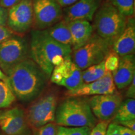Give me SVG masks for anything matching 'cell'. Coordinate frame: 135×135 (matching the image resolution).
<instances>
[{"label":"cell","instance_id":"1","mask_svg":"<svg viewBox=\"0 0 135 135\" xmlns=\"http://www.w3.org/2000/svg\"><path fill=\"white\" fill-rule=\"evenodd\" d=\"M48 77L31 58L17 65L7 75L6 83L15 97L29 102L38 98L46 87Z\"/></svg>","mask_w":135,"mask_h":135},{"label":"cell","instance_id":"2","mask_svg":"<svg viewBox=\"0 0 135 135\" xmlns=\"http://www.w3.org/2000/svg\"><path fill=\"white\" fill-rule=\"evenodd\" d=\"M72 47L55 41L48 35L46 30H34L31 32L30 55L32 60L50 78L54 66L52 60L57 55L63 57L71 55Z\"/></svg>","mask_w":135,"mask_h":135},{"label":"cell","instance_id":"3","mask_svg":"<svg viewBox=\"0 0 135 135\" xmlns=\"http://www.w3.org/2000/svg\"><path fill=\"white\" fill-rule=\"evenodd\" d=\"M55 123L66 127H87L93 128L97 119L93 113L89 101L80 97L68 98L57 106Z\"/></svg>","mask_w":135,"mask_h":135},{"label":"cell","instance_id":"4","mask_svg":"<svg viewBox=\"0 0 135 135\" xmlns=\"http://www.w3.org/2000/svg\"><path fill=\"white\" fill-rule=\"evenodd\" d=\"M127 18L121 15L110 3L99 6L94 15V27L96 33L113 44L126 27Z\"/></svg>","mask_w":135,"mask_h":135},{"label":"cell","instance_id":"5","mask_svg":"<svg viewBox=\"0 0 135 135\" xmlns=\"http://www.w3.org/2000/svg\"><path fill=\"white\" fill-rule=\"evenodd\" d=\"M112 50V45L97 33H93L91 38L83 46L74 50L72 59L81 70L103 61Z\"/></svg>","mask_w":135,"mask_h":135},{"label":"cell","instance_id":"6","mask_svg":"<svg viewBox=\"0 0 135 135\" xmlns=\"http://www.w3.org/2000/svg\"><path fill=\"white\" fill-rule=\"evenodd\" d=\"M29 55L30 48L26 41L22 38L13 36L0 43V68L7 76L17 65L28 58Z\"/></svg>","mask_w":135,"mask_h":135},{"label":"cell","instance_id":"7","mask_svg":"<svg viewBox=\"0 0 135 135\" xmlns=\"http://www.w3.org/2000/svg\"><path fill=\"white\" fill-rule=\"evenodd\" d=\"M57 101L55 94H47L30 106L26 114L31 129L55 121Z\"/></svg>","mask_w":135,"mask_h":135},{"label":"cell","instance_id":"8","mask_svg":"<svg viewBox=\"0 0 135 135\" xmlns=\"http://www.w3.org/2000/svg\"><path fill=\"white\" fill-rule=\"evenodd\" d=\"M35 30H46L61 20L62 7L56 0H33Z\"/></svg>","mask_w":135,"mask_h":135},{"label":"cell","instance_id":"9","mask_svg":"<svg viewBox=\"0 0 135 135\" xmlns=\"http://www.w3.org/2000/svg\"><path fill=\"white\" fill-rule=\"evenodd\" d=\"M50 78L52 83L65 87L68 91L75 90L83 84L81 70L74 63L71 55L65 56L60 65L54 67Z\"/></svg>","mask_w":135,"mask_h":135},{"label":"cell","instance_id":"10","mask_svg":"<svg viewBox=\"0 0 135 135\" xmlns=\"http://www.w3.org/2000/svg\"><path fill=\"white\" fill-rule=\"evenodd\" d=\"M33 0H21L8 11L6 24L14 33L23 34L33 25Z\"/></svg>","mask_w":135,"mask_h":135},{"label":"cell","instance_id":"11","mask_svg":"<svg viewBox=\"0 0 135 135\" xmlns=\"http://www.w3.org/2000/svg\"><path fill=\"white\" fill-rule=\"evenodd\" d=\"M0 128L6 135H32L26 113L18 106L0 111Z\"/></svg>","mask_w":135,"mask_h":135},{"label":"cell","instance_id":"12","mask_svg":"<svg viewBox=\"0 0 135 135\" xmlns=\"http://www.w3.org/2000/svg\"><path fill=\"white\" fill-rule=\"evenodd\" d=\"M122 101L121 95L116 91L113 94L93 96L89 99V103L94 116L100 121H110Z\"/></svg>","mask_w":135,"mask_h":135},{"label":"cell","instance_id":"13","mask_svg":"<svg viewBox=\"0 0 135 135\" xmlns=\"http://www.w3.org/2000/svg\"><path fill=\"white\" fill-rule=\"evenodd\" d=\"M117 91L111 72L106 71L105 74L99 80L82 84L73 91H68L66 94L72 97H81L89 95H101L113 94Z\"/></svg>","mask_w":135,"mask_h":135},{"label":"cell","instance_id":"14","mask_svg":"<svg viewBox=\"0 0 135 135\" xmlns=\"http://www.w3.org/2000/svg\"><path fill=\"white\" fill-rule=\"evenodd\" d=\"M101 3V0H79L64 10V20L67 22L76 20L91 21Z\"/></svg>","mask_w":135,"mask_h":135},{"label":"cell","instance_id":"15","mask_svg":"<svg viewBox=\"0 0 135 135\" xmlns=\"http://www.w3.org/2000/svg\"><path fill=\"white\" fill-rule=\"evenodd\" d=\"M111 73L116 87L121 89L128 86L135 77L134 54L120 57L117 69Z\"/></svg>","mask_w":135,"mask_h":135},{"label":"cell","instance_id":"16","mask_svg":"<svg viewBox=\"0 0 135 135\" xmlns=\"http://www.w3.org/2000/svg\"><path fill=\"white\" fill-rule=\"evenodd\" d=\"M112 50L119 57L134 53L135 20L133 16L127 19L125 28L113 44Z\"/></svg>","mask_w":135,"mask_h":135},{"label":"cell","instance_id":"17","mask_svg":"<svg viewBox=\"0 0 135 135\" xmlns=\"http://www.w3.org/2000/svg\"><path fill=\"white\" fill-rule=\"evenodd\" d=\"M72 40V50L80 48L88 41L93 33V26L86 20L68 22Z\"/></svg>","mask_w":135,"mask_h":135},{"label":"cell","instance_id":"18","mask_svg":"<svg viewBox=\"0 0 135 135\" xmlns=\"http://www.w3.org/2000/svg\"><path fill=\"white\" fill-rule=\"evenodd\" d=\"M48 35L59 43L72 47V40L68 22L61 20L46 29Z\"/></svg>","mask_w":135,"mask_h":135},{"label":"cell","instance_id":"19","mask_svg":"<svg viewBox=\"0 0 135 135\" xmlns=\"http://www.w3.org/2000/svg\"><path fill=\"white\" fill-rule=\"evenodd\" d=\"M135 119V100L128 98L122 101L116 114L113 116V123H119L128 120Z\"/></svg>","mask_w":135,"mask_h":135},{"label":"cell","instance_id":"20","mask_svg":"<svg viewBox=\"0 0 135 135\" xmlns=\"http://www.w3.org/2000/svg\"><path fill=\"white\" fill-rule=\"evenodd\" d=\"M104 60L101 63L91 66L83 70H81L83 84L94 81L103 76L106 73Z\"/></svg>","mask_w":135,"mask_h":135},{"label":"cell","instance_id":"21","mask_svg":"<svg viewBox=\"0 0 135 135\" xmlns=\"http://www.w3.org/2000/svg\"><path fill=\"white\" fill-rule=\"evenodd\" d=\"M116 9L125 17H132L134 13V0H109Z\"/></svg>","mask_w":135,"mask_h":135},{"label":"cell","instance_id":"22","mask_svg":"<svg viewBox=\"0 0 135 135\" xmlns=\"http://www.w3.org/2000/svg\"><path fill=\"white\" fill-rule=\"evenodd\" d=\"M16 99L7 83L0 81V109L9 107Z\"/></svg>","mask_w":135,"mask_h":135},{"label":"cell","instance_id":"23","mask_svg":"<svg viewBox=\"0 0 135 135\" xmlns=\"http://www.w3.org/2000/svg\"><path fill=\"white\" fill-rule=\"evenodd\" d=\"M92 128L83 127H66L58 126L56 135H89Z\"/></svg>","mask_w":135,"mask_h":135},{"label":"cell","instance_id":"24","mask_svg":"<svg viewBox=\"0 0 135 135\" xmlns=\"http://www.w3.org/2000/svg\"><path fill=\"white\" fill-rule=\"evenodd\" d=\"M120 57L113 50H111L104 59V66L106 71L112 73L115 71L119 65Z\"/></svg>","mask_w":135,"mask_h":135},{"label":"cell","instance_id":"25","mask_svg":"<svg viewBox=\"0 0 135 135\" xmlns=\"http://www.w3.org/2000/svg\"><path fill=\"white\" fill-rule=\"evenodd\" d=\"M58 126L53 122L32 129V135H56Z\"/></svg>","mask_w":135,"mask_h":135},{"label":"cell","instance_id":"26","mask_svg":"<svg viewBox=\"0 0 135 135\" xmlns=\"http://www.w3.org/2000/svg\"><path fill=\"white\" fill-rule=\"evenodd\" d=\"M109 121H101L92 128L89 135H106Z\"/></svg>","mask_w":135,"mask_h":135},{"label":"cell","instance_id":"27","mask_svg":"<svg viewBox=\"0 0 135 135\" xmlns=\"http://www.w3.org/2000/svg\"><path fill=\"white\" fill-rule=\"evenodd\" d=\"M14 33L8 27L0 25V43L13 36Z\"/></svg>","mask_w":135,"mask_h":135},{"label":"cell","instance_id":"28","mask_svg":"<svg viewBox=\"0 0 135 135\" xmlns=\"http://www.w3.org/2000/svg\"><path fill=\"white\" fill-rule=\"evenodd\" d=\"M106 135H120V125L115 123H109Z\"/></svg>","mask_w":135,"mask_h":135},{"label":"cell","instance_id":"29","mask_svg":"<svg viewBox=\"0 0 135 135\" xmlns=\"http://www.w3.org/2000/svg\"><path fill=\"white\" fill-rule=\"evenodd\" d=\"M128 90L126 92V97L128 98L134 99L135 98V77L133 78L132 82L128 86Z\"/></svg>","mask_w":135,"mask_h":135},{"label":"cell","instance_id":"30","mask_svg":"<svg viewBox=\"0 0 135 135\" xmlns=\"http://www.w3.org/2000/svg\"><path fill=\"white\" fill-rule=\"evenodd\" d=\"M8 18V10L0 5V25L5 26Z\"/></svg>","mask_w":135,"mask_h":135},{"label":"cell","instance_id":"31","mask_svg":"<svg viewBox=\"0 0 135 135\" xmlns=\"http://www.w3.org/2000/svg\"><path fill=\"white\" fill-rule=\"evenodd\" d=\"M21 0H0V5L5 9H9Z\"/></svg>","mask_w":135,"mask_h":135},{"label":"cell","instance_id":"32","mask_svg":"<svg viewBox=\"0 0 135 135\" xmlns=\"http://www.w3.org/2000/svg\"><path fill=\"white\" fill-rule=\"evenodd\" d=\"M119 125H122L124 127L129 128L131 130H132L135 132V119H131V120H128L123 122L119 123Z\"/></svg>","mask_w":135,"mask_h":135},{"label":"cell","instance_id":"33","mask_svg":"<svg viewBox=\"0 0 135 135\" xmlns=\"http://www.w3.org/2000/svg\"><path fill=\"white\" fill-rule=\"evenodd\" d=\"M56 1L61 7H66L73 4L79 0H56Z\"/></svg>","mask_w":135,"mask_h":135},{"label":"cell","instance_id":"34","mask_svg":"<svg viewBox=\"0 0 135 135\" xmlns=\"http://www.w3.org/2000/svg\"><path fill=\"white\" fill-rule=\"evenodd\" d=\"M120 135H135V132L129 128L120 125Z\"/></svg>","mask_w":135,"mask_h":135},{"label":"cell","instance_id":"35","mask_svg":"<svg viewBox=\"0 0 135 135\" xmlns=\"http://www.w3.org/2000/svg\"><path fill=\"white\" fill-rule=\"evenodd\" d=\"M0 80L3 81L5 83H6V81H7V76L3 73L1 68H0Z\"/></svg>","mask_w":135,"mask_h":135},{"label":"cell","instance_id":"36","mask_svg":"<svg viewBox=\"0 0 135 135\" xmlns=\"http://www.w3.org/2000/svg\"><path fill=\"white\" fill-rule=\"evenodd\" d=\"M0 135H4V134H0Z\"/></svg>","mask_w":135,"mask_h":135}]
</instances>
